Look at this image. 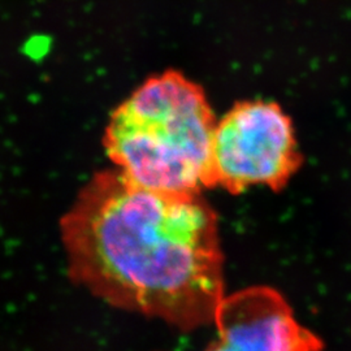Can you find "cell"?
<instances>
[{"instance_id":"obj_1","label":"cell","mask_w":351,"mask_h":351,"mask_svg":"<svg viewBox=\"0 0 351 351\" xmlns=\"http://www.w3.org/2000/svg\"><path fill=\"white\" fill-rule=\"evenodd\" d=\"M68 275L93 295L181 330L213 323L224 293L219 221L202 194L93 176L60 221Z\"/></svg>"},{"instance_id":"obj_2","label":"cell","mask_w":351,"mask_h":351,"mask_svg":"<svg viewBox=\"0 0 351 351\" xmlns=\"http://www.w3.org/2000/svg\"><path fill=\"white\" fill-rule=\"evenodd\" d=\"M216 125L203 88L168 71L145 81L111 113L103 147L114 169L136 185L202 194L213 189Z\"/></svg>"},{"instance_id":"obj_3","label":"cell","mask_w":351,"mask_h":351,"mask_svg":"<svg viewBox=\"0 0 351 351\" xmlns=\"http://www.w3.org/2000/svg\"><path fill=\"white\" fill-rule=\"evenodd\" d=\"M302 160L293 123L275 101H241L217 121L213 188L233 195L251 186L280 191L301 168Z\"/></svg>"},{"instance_id":"obj_4","label":"cell","mask_w":351,"mask_h":351,"mask_svg":"<svg viewBox=\"0 0 351 351\" xmlns=\"http://www.w3.org/2000/svg\"><path fill=\"white\" fill-rule=\"evenodd\" d=\"M217 337L204 351H320L275 289L252 287L226 295L213 319Z\"/></svg>"}]
</instances>
